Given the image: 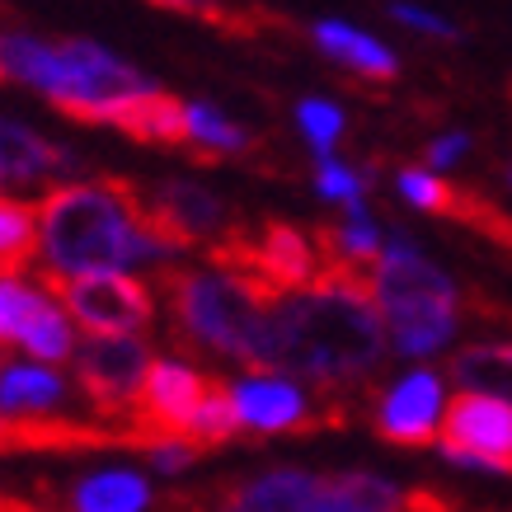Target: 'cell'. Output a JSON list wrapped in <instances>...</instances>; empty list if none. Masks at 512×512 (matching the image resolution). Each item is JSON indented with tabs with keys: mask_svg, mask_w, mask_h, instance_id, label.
Returning <instances> with one entry per match:
<instances>
[{
	"mask_svg": "<svg viewBox=\"0 0 512 512\" xmlns=\"http://www.w3.org/2000/svg\"><path fill=\"white\" fill-rule=\"evenodd\" d=\"M400 512H470V503L437 484H414V489H404Z\"/></svg>",
	"mask_w": 512,
	"mask_h": 512,
	"instance_id": "29",
	"label": "cell"
},
{
	"mask_svg": "<svg viewBox=\"0 0 512 512\" xmlns=\"http://www.w3.org/2000/svg\"><path fill=\"white\" fill-rule=\"evenodd\" d=\"M151 484L137 470H94L66 489V512H146Z\"/></svg>",
	"mask_w": 512,
	"mask_h": 512,
	"instance_id": "18",
	"label": "cell"
},
{
	"mask_svg": "<svg viewBox=\"0 0 512 512\" xmlns=\"http://www.w3.org/2000/svg\"><path fill=\"white\" fill-rule=\"evenodd\" d=\"M24 348H29L33 357H43V362H62V357L76 353V334H71V325H66V315H62L57 301H52V306L43 311V320L29 329Z\"/></svg>",
	"mask_w": 512,
	"mask_h": 512,
	"instance_id": "26",
	"label": "cell"
},
{
	"mask_svg": "<svg viewBox=\"0 0 512 512\" xmlns=\"http://www.w3.org/2000/svg\"><path fill=\"white\" fill-rule=\"evenodd\" d=\"M240 433H245V428H240V409H235V386L226 381V376H212L207 400H202L198 423H193L188 442H193L198 451H217V447H226V442L240 437Z\"/></svg>",
	"mask_w": 512,
	"mask_h": 512,
	"instance_id": "23",
	"label": "cell"
},
{
	"mask_svg": "<svg viewBox=\"0 0 512 512\" xmlns=\"http://www.w3.org/2000/svg\"><path fill=\"white\" fill-rule=\"evenodd\" d=\"M76 170V156L62 151L57 141L38 137L33 127L0 118V188L5 184H38L52 174Z\"/></svg>",
	"mask_w": 512,
	"mask_h": 512,
	"instance_id": "16",
	"label": "cell"
},
{
	"mask_svg": "<svg viewBox=\"0 0 512 512\" xmlns=\"http://www.w3.org/2000/svg\"><path fill=\"white\" fill-rule=\"evenodd\" d=\"M170 343L188 357H235L249 376H273V306L217 268H160Z\"/></svg>",
	"mask_w": 512,
	"mask_h": 512,
	"instance_id": "3",
	"label": "cell"
},
{
	"mask_svg": "<svg viewBox=\"0 0 512 512\" xmlns=\"http://www.w3.org/2000/svg\"><path fill=\"white\" fill-rule=\"evenodd\" d=\"M52 306V296L43 287H29V282L19 278H5L0 282V348L5 343H19L29 339V329L43 320V311Z\"/></svg>",
	"mask_w": 512,
	"mask_h": 512,
	"instance_id": "24",
	"label": "cell"
},
{
	"mask_svg": "<svg viewBox=\"0 0 512 512\" xmlns=\"http://www.w3.org/2000/svg\"><path fill=\"white\" fill-rule=\"evenodd\" d=\"M156 367L151 348L137 339H90L76 353V386L85 390L90 409L99 414V423L123 428L137 409L146 376Z\"/></svg>",
	"mask_w": 512,
	"mask_h": 512,
	"instance_id": "7",
	"label": "cell"
},
{
	"mask_svg": "<svg viewBox=\"0 0 512 512\" xmlns=\"http://www.w3.org/2000/svg\"><path fill=\"white\" fill-rule=\"evenodd\" d=\"M141 226L165 254L193 245H212L226 235V207L217 193L188 184V179H165V184L146 188V207H141Z\"/></svg>",
	"mask_w": 512,
	"mask_h": 512,
	"instance_id": "10",
	"label": "cell"
},
{
	"mask_svg": "<svg viewBox=\"0 0 512 512\" xmlns=\"http://www.w3.org/2000/svg\"><path fill=\"white\" fill-rule=\"evenodd\" d=\"M390 15L400 19V24H409V29L433 33V38H456V24H447L442 15H428V10H419V5H395Z\"/></svg>",
	"mask_w": 512,
	"mask_h": 512,
	"instance_id": "30",
	"label": "cell"
},
{
	"mask_svg": "<svg viewBox=\"0 0 512 512\" xmlns=\"http://www.w3.org/2000/svg\"><path fill=\"white\" fill-rule=\"evenodd\" d=\"M146 184L127 174H99L90 184H62L38 202V240L47 273L104 278L123 264L165 259V249L141 226Z\"/></svg>",
	"mask_w": 512,
	"mask_h": 512,
	"instance_id": "2",
	"label": "cell"
},
{
	"mask_svg": "<svg viewBox=\"0 0 512 512\" xmlns=\"http://www.w3.org/2000/svg\"><path fill=\"white\" fill-rule=\"evenodd\" d=\"M315 188L325 193L329 202H343V207H362V179H357L348 165H339V160H325L320 170H315Z\"/></svg>",
	"mask_w": 512,
	"mask_h": 512,
	"instance_id": "28",
	"label": "cell"
},
{
	"mask_svg": "<svg viewBox=\"0 0 512 512\" xmlns=\"http://www.w3.org/2000/svg\"><path fill=\"white\" fill-rule=\"evenodd\" d=\"M451 381L470 395H494L512 404V343H475L451 357Z\"/></svg>",
	"mask_w": 512,
	"mask_h": 512,
	"instance_id": "19",
	"label": "cell"
},
{
	"mask_svg": "<svg viewBox=\"0 0 512 512\" xmlns=\"http://www.w3.org/2000/svg\"><path fill=\"white\" fill-rule=\"evenodd\" d=\"M400 193L423 212H437V217H451L456 226L475 231L480 240H494V245L512 249V212H503L494 198H484L475 188L447 184L442 174L419 170V165H404L400 170Z\"/></svg>",
	"mask_w": 512,
	"mask_h": 512,
	"instance_id": "12",
	"label": "cell"
},
{
	"mask_svg": "<svg viewBox=\"0 0 512 512\" xmlns=\"http://www.w3.org/2000/svg\"><path fill=\"white\" fill-rule=\"evenodd\" d=\"M437 409H442V381L433 372H409L390 390L376 395L372 423L376 437L404 451H433L437 447Z\"/></svg>",
	"mask_w": 512,
	"mask_h": 512,
	"instance_id": "13",
	"label": "cell"
},
{
	"mask_svg": "<svg viewBox=\"0 0 512 512\" xmlns=\"http://www.w3.org/2000/svg\"><path fill=\"white\" fill-rule=\"evenodd\" d=\"M0 456H19V442H15V419L0 414Z\"/></svg>",
	"mask_w": 512,
	"mask_h": 512,
	"instance_id": "32",
	"label": "cell"
},
{
	"mask_svg": "<svg viewBox=\"0 0 512 512\" xmlns=\"http://www.w3.org/2000/svg\"><path fill=\"white\" fill-rule=\"evenodd\" d=\"M437 451L451 466L512 475V404L494 400V395H470V390L451 395Z\"/></svg>",
	"mask_w": 512,
	"mask_h": 512,
	"instance_id": "8",
	"label": "cell"
},
{
	"mask_svg": "<svg viewBox=\"0 0 512 512\" xmlns=\"http://www.w3.org/2000/svg\"><path fill=\"white\" fill-rule=\"evenodd\" d=\"M386 367V325L372 296L315 282L273 306V376H301L320 390L362 386Z\"/></svg>",
	"mask_w": 512,
	"mask_h": 512,
	"instance_id": "1",
	"label": "cell"
},
{
	"mask_svg": "<svg viewBox=\"0 0 512 512\" xmlns=\"http://www.w3.org/2000/svg\"><path fill=\"white\" fill-rule=\"evenodd\" d=\"M207 386H212V376L193 372L184 362H165V357H160L156 367H151V376H146V390H141L132 419H127L123 428H156V433H170V437H179V442H188L202 400H207ZM188 447H193V442H188Z\"/></svg>",
	"mask_w": 512,
	"mask_h": 512,
	"instance_id": "14",
	"label": "cell"
},
{
	"mask_svg": "<svg viewBox=\"0 0 512 512\" xmlns=\"http://www.w3.org/2000/svg\"><path fill=\"white\" fill-rule=\"evenodd\" d=\"M188 160H198V165H212V160L221 156H235V151H245L249 137L245 127L231 123L221 109H212V104H188Z\"/></svg>",
	"mask_w": 512,
	"mask_h": 512,
	"instance_id": "21",
	"label": "cell"
},
{
	"mask_svg": "<svg viewBox=\"0 0 512 512\" xmlns=\"http://www.w3.org/2000/svg\"><path fill=\"white\" fill-rule=\"evenodd\" d=\"M466 151H470L466 132H447V137H437L433 146H428V165H437V170H442V165H456Z\"/></svg>",
	"mask_w": 512,
	"mask_h": 512,
	"instance_id": "31",
	"label": "cell"
},
{
	"mask_svg": "<svg viewBox=\"0 0 512 512\" xmlns=\"http://www.w3.org/2000/svg\"><path fill=\"white\" fill-rule=\"evenodd\" d=\"M376 301L390 315V325L419 320V315H461L456 282L437 264H428L414 249V240H404V235L386 240V259H381V273H376Z\"/></svg>",
	"mask_w": 512,
	"mask_h": 512,
	"instance_id": "9",
	"label": "cell"
},
{
	"mask_svg": "<svg viewBox=\"0 0 512 512\" xmlns=\"http://www.w3.org/2000/svg\"><path fill=\"white\" fill-rule=\"evenodd\" d=\"M62 400V376L43 372V367H5L0 372V414H47Z\"/></svg>",
	"mask_w": 512,
	"mask_h": 512,
	"instance_id": "22",
	"label": "cell"
},
{
	"mask_svg": "<svg viewBox=\"0 0 512 512\" xmlns=\"http://www.w3.org/2000/svg\"><path fill=\"white\" fill-rule=\"evenodd\" d=\"M404 494L372 470H259L217 484V512H400Z\"/></svg>",
	"mask_w": 512,
	"mask_h": 512,
	"instance_id": "5",
	"label": "cell"
},
{
	"mask_svg": "<svg viewBox=\"0 0 512 512\" xmlns=\"http://www.w3.org/2000/svg\"><path fill=\"white\" fill-rule=\"evenodd\" d=\"M456 325H461V315H419V320L390 325V334H395V348L404 357H428L456 334Z\"/></svg>",
	"mask_w": 512,
	"mask_h": 512,
	"instance_id": "25",
	"label": "cell"
},
{
	"mask_svg": "<svg viewBox=\"0 0 512 512\" xmlns=\"http://www.w3.org/2000/svg\"><path fill=\"white\" fill-rule=\"evenodd\" d=\"M165 512H207V508H202V503H193V498H179V503H174V508H165Z\"/></svg>",
	"mask_w": 512,
	"mask_h": 512,
	"instance_id": "33",
	"label": "cell"
},
{
	"mask_svg": "<svg viewBox=\"0 0 512 512\" xmlns=\"http://www.w3.org/2000/svg\"><path fill=\"white\" fill-rule=\"evenodd\" d=\"M0 80H5V62H0Z\"/></svg>",
	"mask_w": 512,
	"mask_h": 512,
	"instance_id": "34",
	"label": "cell"
},
{
	"mask_svg": "<svg viewBox=\"0 0 512 512\" xmlns=\"http://www.w3.org/2000/svg\"><path fill=\"white\" fill-rule=\"evenodd\" d=\"M311 38L320 43L329 62L348 66L357 80H376V85H390V80L400 76V62H395V52L386 43H376L372 33L353 29V24H343V19H320L311 29Z\"/></svg>",
	"mask_w": 512,
	"mask_h": 512,
	"instance_id": "17",
	"label": "cell"
},
{
	"mask_svg": "<svg viewBox=\"0 0 512 512\" xmlns=\"http://www.w3.org/2000/svg\"><path fill=\"white\" fill-rule=\"evenodd\" d=\"M296 123L311 137L315 151L329 160V146L343 137V113L334 109V104H325V99H301V104H296Z\"/></svg>",
	"mask_w": 512,
	"mask_h": 512,
	"instance_id": "27",
	"label": "cell"
},
{
	"mask_svg": "<svg viewBox=\"0 0 512 512\" xmlns=\"http://www.w3.org/2000/svg\"><path fill=\"white\" fill-rule=\"evenodd\" d=\"M99 123L104 127H118L123 137L141 141V146H170V151H188V104L184 99H174L170 90H151L141 94H127L118 104L99 113Z\"/></svg>",
	"mask_w": 512,
	"mask_h": 512,
	"instance_id": "15",
	"label": "cell"
},
{
	"mask_svg": "<svg viewBox=\"0 0 512 512\" xmlns=\"http://www.w3.org/2000/svg\"><path fill=\"white\" fill-rule=\"evenodd\" d=\"M508 94H512V85H508Z\"/></svg>",
	"mask_w": 512,
	"mask_h": 512,
	"instance_id": "35",
	"label": "cell"
},
{
	"mask_svg": "<svg viewBox=\"0 0 512 512\" xmlns=\"http://www.w3.org/2000/svg\"><path fill=\"white\" fill-rule=\"evenodd\" d=\"M43 287L57 306H66V315L76 320L90 339H123L137 334L156 320V296L151 287L123 273H104V278H62V273H38Z\"/></svg>",
	"mask_w": 512,
	"mask_h": 512,
	"instance_id": "6",
	"label": "cell"
},
{
	"mask_svg": "<svg viewBox=\"0 0 512 512\" xmlns=\"http://www.w3.org/2000/svg\"><path fill=\"white\" fill-rule=\"evenodd\" d=\"M0 62H5V76L33 85L71 123L99 127V113L109 104H118L127 94L151 90V80L141 76L137 66H127L123 57H113L109 47L85 43V38L43 43V38L15 33V38L0 43Z\"/></svg>",
	"mask_w": 512,
	"mask_h": 512,
	"instance_id": "4",
	"label": "cell"
},
{
	"mask_svg": "<svg viewBox=\"0 0 512 512\" xmlns=\"http://www.w3.org/2000/svg\"><path fill=\"white\" fill-rule=\"evenodd\" d=\"M235 409L245 433H320V428H348V404H306V390H296L282 376H245L235 386Z\"/></svg>",
	"mask_w": 512,
	"mask_h": 512,
	"instance_id": "11",
	"label": "cell"
},
{
	"mask_svg": "<svg viewBox=\"0 0 512 512\" xmlns=\"http://www.w3.org/2000/svg\"><path fill=\"white\" fill-rule=\"evenodd\" d=\"M38 207L0 193V282L19 278L38 254Z\"/></svg>",
	"mask_w": 512,
	"mask_h": 512,
	"instance_id": "20",
	"label": "cell"
},
{
	"mask_svg": "<svg viewBox=\"0 0 512 512\" xmlns=\"http://www.w3.org/2000/svg\"><path fill=\"white\" fill-rule=\"evenodd\" d=\"M0 372H5V367H0Z\"/></svg>",
	"mask_w": 512,
	"mask_h": 512,
	"instance_id": "36",
	"label": "cell"
}]
</instances>
